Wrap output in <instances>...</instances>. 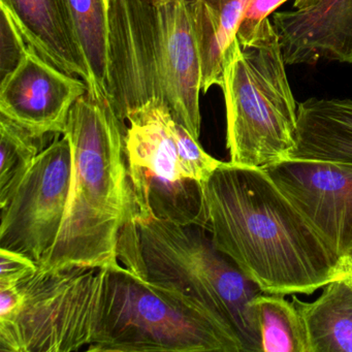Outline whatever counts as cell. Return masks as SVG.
I'll return each instance as SVG.
<instances>
[{
	"label": "cell",
	"mask_w": 352,
	"mask_h": 352,
	"mask_svg": "<svg viewBox=\"0 0 352 352\" xmlns=\"http://www.w3.org/2000/svg\"><path fill=\"white\" fill-rule=\"evenodd\" d=\"M207 230L263 294H312L349 271L261 168L222 162L201 186Z\"/></svg>",
	"instance_id": "1"
},
{
	"label": "cell",
	"mask_w": 352,
	"mask_h": 352,
	"mask_svg": "<svg viewBox=\"0 0 352 352\" xmlns=\"http://www.w3.org/2000/svg\"><path fill=\"white\" fill-rule=\"evenodd\" d=\"M124 124L107 96L88 91L69 113L63 135L72 149V177L63 226L38 267H120L121 234L138 209L127 170Z\"/></svg>",
	"instance_id": "2"
},
{
	"label": "cell",
	"mask_w": 352,
	"mask_h": 352,
	"mask_svg": "<svg viewBox=\"0 0 352 352\" xmlns=\"http://www.w3.org/2000/svg\"><path fill=\"white\" fill-rule=\"evenodd\" d=\"M108 98L121 122L164 104L197 141L201 63L189 0H108Z\"/></svg>",
	"instance_id": "3"
},
{
	"label": "cell",
	"mask_w": 352,
	"mask_h": 352,
	"mask_svg": "<svg viewBox=\"0 0 352 352\" xmlns=\"http://www.w3.org/2000/svg\"><path fill=\"white\" fill-rule=\"evenodd\" d=\"M91 352H245L234 329L175 287L127 267L107 270Z\"/></svg>",
	"instance_id": "4"
},
{
	"label": "cell",
	"mask_w": 352,
	"mask_h": 352,
	"mask_svg": "<svg viewBox=\"0 0 352 352\" xmlns=\"http://www.w3.org/2000/svg\"><path fill=\"white\" fill-rule=\"evenodd\" d=\"M279 36L269 18L250 43L234 38L223 57L222 86L230 162L265 170L290 160L298 104Z\"/></svg>",
	"instance_id": "5"
},
{
	"label": "cell",
	"mask_w": 352,
	"mask_h": 352,
	"mask_svg": "<svg viewBox=\"0 0 352 352\" xmlns=\"http://www.w3.org/2000/svg\"><path fill=\"white\" fill-rule=\"evenodd\" d=\"M140 254L148 279L175 287L223 319L238 335L245 352H261L251 302L256 284L212 243L205 228L182 226L137 212Z\"/></svg>",
	"instance_id": "6"
},
{
	"label": "cell",
	"mask_w": 352,
	"mask_h": 352,
	"mask_svg": "<svg viewBox=\"0 0 352 352\" xmlns=\"http://www.w3.org/2000/svg\"><path fill=\"white\" fill-rule=\"evenodd\" d=\"M107 270L43 271L18 285L20 306L0 320L1 352H71L96 337Z\"/></svg>",
	"instance_id": "7"
},
{
	"label": "cell",
	"mask_w": 352,
	"mask_h": 352,
	"mask_svg": "<svg viewBox=\"0 0 352 352\" xmlns=\"http://www.w3.org/2000/svg\"><path fill=\"white\" fill-rule=\"evenodd\" d=\"M168 107L151 104L129 117L124 152L138 212L207 230L201 185L185 178Z\"/></svg>",
	"instance_id": "8"
},
{
	"label": "cell",
	"mask_w": 352,
	"mask_h": 352,
	"mask_svg": "<svg viewBox=\"0 0 352 352\" xmlns=\"http://www.w3.org/2000/svg\"><path fill=\"white\" fill-rule=\"evenodd\" d=\"M71 177V144L65 135H55L11 199L0 207V248L41 263L63 226Z\"/></svg>",
	"instance_id": "9"
},
{
	"label": "cell",
	"mask_w": 352,
	"mask_h": 352,
	"mask_svg": "<svg viewBox=\"0 0 352 352\" xmlns=\"http://www.w3.org/2000/svg\"><path fill=\"white\" fill-rule=\"evenodd\" d=\"M325 244L352 259V162L288 160L265 168Z\"/></svg>",
	"instance_id": "10"
},
{
	"label": "cell",
	"mask_w": 352,
	"mask_h": 352,
	"mask_svg": "<svg viewBox=\"0 0 352 352\" xmlns=\"http://www.w3.org/2000/svg\"><path fill=\"white\" fill-rule=\"evenodd\" d=\"M88 89L82 78L55 67L30 46L18 69L0 82V114L38 137L63 135L72 108Z\"/></svg>",
	"instance_id": "11"
},
{
	"label": "cell",
	"mask_w": 352,
	"mask_h": 352,
	"mask_svg": "<svg viewBox=\"0 0 352 352\" xmlns=\"http://www.w3.org/2000/svg\"><path fill=\"white\" fill-rule=\"evenodd\" d=\"M294 8L272 19L286 65H352V0H296Z\"/></svg>",
	"instance_id": "12"
},
{
	"label": "cell",
	"mask_w": 352,
	"mask_h": 352,
	"mask_svg": "<svg viewBox=\"0 0 352 352\" xmlns=\"http://www.w3.org/2000/svg\"><path fill=\"white\" fill-rule=\"evenodd\" d=\"M9 10L28 44L65 73L92 77L80 46L67 0H0Z\"/></svg>",
	"instance_id": "13"
},
{
	"label": "cell",
	"mask_w": 352,
	"mask_h": 352,
	"mask_svg": "<svg viewBox=\"0 0 352 352\" xmlns=\"http://www.w3.org/2000/svg\"><path fill=\"white\" fill-rule=\"evenodd\" d=\"M290 160L352 162V100L311 98L298 104Z\"/></svg>",
	"instance_id": "14"
},
{
	"label": "cell",
	"mask_w": 352,
	"mask_h": 352,
	"mask_svg": "<svg viewBox=\"0 0 352 352\" xmlns=\"http://www.w3.org/2000/svg\"><path fill=\"white\" fill-rule=\"evenodd\" d=\"M250 0H189L201 63V92L222 86L223 57Z\"/></svg>",
	"instance_id": "15"
},
{
	"label": "cell",
	"mask_w": 352,
	"mask_h": 352,
	"mask_svg": "<svg viewBox=\"0 0 352 352\" xmlns=\"http://www.w3.org/2000/svg\"><path fill=\"white\" fill-rule=\"evenodd\" d=\"M304 318L310 352H352V282L347 276L323 287L311 302L292 294Z\"/></svg>",
	"instance_id": "16"
},
{
	"label": "cell",
	"mask_w": 352,
	"mask_h": 352,
	"mask_svg": "<svg viewBox=\"0 0 352 352\" xmlns=\"http://www.w3.org/2000/svg\"><path fill=\"white\" fill-rule=\"evenodd\" d=\"M265 352H310L304 318L285 294H257L251 302Z\"/></svg>",
	"instance_id": "17"
},
{
	"label": "cell",
	"mask_w": 352,
	"mask_h": 352,
	"mask_svg": "<svg viewBox=\"0 0 352 352\" xmlns=\"http://www.w3.org/2000/svg\"><path fill=\"white\" fill-rule=\"evenodd\" d=\"M80 46L92 77L90 91L108 98V0H67Z\"/></svg>",
	"instance_id": "18"
},
{
	"label": "cell",
	"mask_w": 352,
	"mask_h": 352,
	"mask_svg": "<svg viewBox=\"0 0 352 352\" xmlns=\"http://www.w3.org/2000/svg\"><path fill=\"white\" fill-rule=\"evenodd\" d=\"M38 137L25 127L0 114V207L8 203L40 152Z\"/></svg>",
	"instance_id": "19"
},
{
	"label": "cell",
	"mask_w": 352,
	"mask_h": 352,
	"mask_svg": "<svg viewBox=\"0 0 352 352\" xmlns=\"http://www.w3.org/2000/svg\"><path fill=\"white\" fill-rule=\"evenodd\" d=\"M175 141L179 164L185 178L203 186L218 166L220 160L212 157L180 123H175Z\"/></svg>",
	"instance_id": "20"
},
{
	"label": "cell",
	"mask_w": 352,
	"mask_h": 352,
	"mask_svg": "<svg viewBox=\"0 0 352 352\" xmlns=\"http://www.w3.org/2000/svg\"><path fill=\"white\" fill-rule=\"evenodd\" d=\"M30 47L9 10L0 3V82L18 69Z\"/></svg>",
	"instance_id": "21"
},
{
	"label": "cell",
	"mask_w": 352,
	"mask_h": 352,
	"mask_svg": "<svg viewBox=\"0 0 352 352\" xmlns=\"http://www.w3.org/2000/svg\"><path fill=\"white\" fill-rule=\"evenodd\" d=\"M36 261L22 253L0 248V289L13 288L38 273Z\"/></svg>",
	"instance_id": "22"
},
{
	"label": "cell",
	"mask_w": 352,
	"mask_h": 352,
	"mask_svg": "<svg viewBox=\"0 0 352 352\" xmlns=\"http://www.w3.org/2000/svg\"><path fill=\"white\" fill-rule=\"evenodd\" d=\"M286 1L287 0H250L236 32L239 42L242 45L250 43L270 14Z\"/></svg>",
	"instance_id": "23"
},
{
	"label": "cell",
	"mask_w": 352,
	"mask_h": 352,
	"mask_svg": "<svg viewBox=\"0 0 352 352\" xmlns=\"http://www.w3.org/2000/svg\"><path fill=\"white\" fill-rule=\"evenodd\" d=\"M347 276L348 277V279L350 280V281L352 282V259H351V263H350V265H349V271H348V273H347Z\"/></svg>",
	"instance_id": "24"
},
{
	"label": "cell",
	"mask_w": 352,
	"mask_h": 352,
	"mask_svg": "<svg viewBox=\"0 0 352 352\" xmlns=\"http://www.w3.org/2000/svg\"><path fill=\"white\" fill-rule=\"evenodd\" d=\"M160 3H166V1H170V0H157Z\"/></svg>",
	"instance_id": "25"
}]
</instances>
